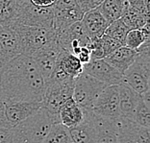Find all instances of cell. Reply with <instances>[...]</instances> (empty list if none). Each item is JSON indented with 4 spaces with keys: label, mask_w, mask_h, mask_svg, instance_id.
<instances>
[{
    "label": "cell",
    "mask_w": 150,
    "mask_h": 143,
    "mask_svg": "<svg viewBox=\"0 0 150 143\" xmlns=\"http://www.w3.org/2000/svg\"><path fill=\"white\" fill-rule=\"evenodd\" d=\"M137 54V50L131 49L123 45L112 52L110 55L105 57L104 60L123 74L125 70L134 63Z\"/></svg>",
    "instance_id": "19"
},
{
    "label": "cell",
    "mask_w": 150,
    "mask_h": 143,
    "mask_svg": "<svg viewBox=\"0 0 150 143\" xmlns=\"http://www.w3.org/2000/svg\"><path fill=\"white\" fill-rule=\"evenodd\" d=\"M83 70L107 86H119L123 83V74L104 59L91 60L90 63L83 66Z\"/></svg>",
    "instance_id": "11"
},
{
    "label": "cell",
    "mask_w": 150,
    "mask_h": 143,
    "mask_svg": "<svg viewBox=\"0 0 150 143\" xmlns=\"http://www.w3.org/2000/svg\"><path fill=\"white\" fill-rule=\"evenodd\" d=\"M81 22L90 39H99L104 35L109 23L97 8L91 10L83 15Z\"/></svg>",
    "instance_id": "17"
},
{
    "label": "cell",
    "mask_w": 150,
    "mask_h": 143,
    "mask_svg": "<svg viewBox=\"0 0 150 143\" xmlns=\"http://www.w3.org/2000/svg\"><path fill=\"white\" fill-rule=\"evenodd\" d=\"M100 43H101L102 50H103L104 58L110 55L112 52H114L115 50H117L120 46H123L119 42L112 39L111 37L105 35V34L100 37Z\"/></svg>",
    "instance_id": "30"
},
{
    "label": "cell",
    "mask_w": 150,
    "mask_h": 143,
    "mask_svg": "<svg viewBox=\"0 0 150 143\" xmlns=\"http://www.w3.org/2000/svg\"><path fill=\"white\" fill-rule=\"evenodd\" d=\"M0 126L12 128L11 126L9 125L8 121H7L6 113H5V105H4V102L1 100V98H0Z\"/></svg>",
    "instance_id": "36"
},
{
    "label": "cell",
    "mask_w": 150,
    "mask_h": 143,
    "mask_svg": "<svg viewBox=\"0 0 150 143\" xmlns=\"http://www.w3.org/2000/svg\"><path fill=\"white\" fill-rule=\"evenodd\" d=\"M117 143H150L149 128L138 125L131 119H115Z\"/></svg>",
    "instance_id": "9"
},
{
    "label": "cell",
    "mask_w": 150,
    "mask_h": 143,
    "mask_svg": "<svg viewBox=\"0 0 150 143\" xmlns=\"http://www.w3.org/2000/svg\"><path fill=\"white\" fill-rule=\"evenodd\" d=\"M129 7L138 10L139 12L149 13V9L145 6L144 0H127Z\"/></svg>",
    "instance_id": "33"
},
{
    "label": "cell",
    "mask_w": 150,
    "mask_h": 143,
    "mask_svg": "<svg viewBox=\"0 0 150 143\" xmlns=\"http://www.w3.org/2000/svg\"><path fill=\"white\" fill-rule=\"evenodd\" d=\"M55 68L62 70L67 76L76 79L83 72V64L80 63L76 56L62 49L58 56Z\"/></svg>",
    "instance_id": "22"
},
{
    "label": "cell",
    "mask_w": 150,
    "mask_h": 143,
    "mask_svg": "<svg viewBox=\"0 0 150 143\" xmlns=\"http://www.w3.org/2000/svg\"><path fill=\"white\" fill-rule=\"evenodd\" d=\"M104 0H76L77 4L83 13L98 8V6Z\"/></svg>",
    "instance_id": "31"
},
{
    "label": "cell",
    "mask_w": 150,
    "mask_h": 143,
    "mask_svg": "<svg viewBox=\"0 0 150 143\" xmlns=\"http://www.w3.org/2000/svg\"><path fill=\"white\" fill-rule=\"evenodd\" d=\"M75 79L62 81H50L45 85L43 98L42 101V108L48 111L50 113L58 115L61 107L66 102L72 98Z\"/></svg>",
    "instance_id": "5"
},
{
    "label": "cell",
    "mask_w": 150,
    "mask_h": 143,
    "mask_svg": "<svg viewBox=\"0 0 150 143\" xmlns=\"http://www.w3.org/2000/svg\"><path fill=\"white\" fill-rule=\"evenodd\" d=\"M61 51L62 49L56 42L36 51L30 56L35 62L45 84L52 76V73L56 66L58 56H59Z\"/></svg>",
    "instance_id": "13"
},
{
    "label": "cell",
    "mask_w": 150,
    "mask_h": 143,
    "mask_svg": "<svg viewBox=\"0 0 150 143\" xmlns=\"http://www.w3.org/2000/svg\"><path fill=\"white\" fill-rule=\"evenodd\" d=\"M78 58V60L80 61V63L85 66V64H87L88 63L91 62V51L90 49L88 48L87 46H83L81 47V50L79 54L76 56Z\"/></svg>",
    "instance_id": "32"
},
{
    "label": "cell",
    "mask_w": 150,
    "mask_h": 143,
    "mask_svg": "<svg viewBox=\"0 0 150 143\" xmlns=\"http://www.w3.org/2000/svg\"><path fill=\"white\" fill-rule=\"evenodd\" d=\"M129 32V28L125 25V23L122 21L121 18L115 20V21L111 22L110 24L107 26L106 30H105V35L111 37L117 42H120L122 45H124L126 36Z\"/></svg>",
    "instance_id": "28"
},
{
    "label": "cell",
    "mask_w": 150,
    "mask_h": 143,
    "mask_svg": "<svg viewBox=\"0 0 150 143\" xmlns=\"http://www.w3.org/2000/svg\"><path fill=\"white\" fill-rule=\"evenodd\" d=\"M108 86L86 72H82L74 83V101L83 108L90 111L95 100Z\"/></svg>",
    "instance_id": "6"
},
{
    "label": "cell",
    "mask_w": 150,
    "mask_h": 143,
    "mask_svg": "<svg viewBox=\"0 0 150 143\" xmlns=\"http://www.w3.org/2000/svg\"><path fill=\"white\" fill-rule=\"evenodd\" d=\"M150 108H149V103L142 99L141 97L139 103L136 107V110L133 115V121L136 122L138 125L142 126V127H150Z\"/></svg>",
    "instance_id": "29"
},
{
    "label": "cell",
    "mask_w": 150,
    "mask_h": 143,
    "mask_svg": "<svg viewBox=\"0 0 150 143\" xmlns=\"http://www.w3.org/2000/svg\"><path fill=\"white\" fill-rule=\"evenodd\" d=\"M12 128L0 126V143H11Z\"/></svg>",
    "instance_id": "34"
},
{
    "label": "cell",
    "mask_w": 150,
    "mask_h": 143,
    "mask_svg": "<svg viewBox=\"0 0 150 143\" xmlns=\"http://www.w3.org/2000/svg\"><path fill=\"white\" fill-rule=\"evenodd\" d=\"M45 83L30 56L19 54L0 68V98L3 102H42Z\"/></svg>",
    "instance_id": "1"
},
{
    "label": "cell",
    "mask_w": 150,
    "mask_h": 143,
    "mask_svg": "<svg viewBox=\"0 0 150 143\" xmlns=\"http://www.w3.org/2000/svg\"><path fill=\"white\" fill-rule=\"evenodd\" d=\"M19 5L18 24L53 29V9L40 8L25 0Z\"/></svg>",
    "instance_id": "7"
},
{
    "label": "cell",
    "mask_w": 150,
    "mask_h": 143,
    "mask_svg": "<svg viewBox=\"0 0 150 143\" xmlns=\"http://www.w3.org/2000/svg\"><path fill=\"white\" fill-rule=\"evenodd\" d=\"M19 54V39L15 30L0 25V68Z\"/></svg>",
    "instance_id": "15"
},
{
    "label": "cell",
    "mask_w": 150,
    "mask_h": 143,
    "mask_svg": "<svg viewBox=\"0 0 150 143\" xmlns=\"http://www.w3.org/2000/svg\"><path fill=\"white\" fill-rule=\"evenodd\" d=\"M90 111L111 120H115L120 116L118 86H108L97 97Z\"/></svg>",
    "instance_id": "10"
},
{
    "label": "cell",
    "mask_w": 150,
    "mask_h": 143,
    "mask_svg": "<svg viewBox=\"0 0 150 143\" xmlns=\"http://www.w3.org/2000/svg\"><path fill=\"white\" fill-rule=\"evenodd\" d=\"M55 123H60L59 115L42 107L35 114L12 128L11 143H42Z\"/></svg>",
    "instance_id": "2"
},
{
    "label": "cell",
    "mask_w": 150,
    "mask_h": 143,
    "mask_svg": "<svg viewBox=\"0 0 150 143\" xmlns=\"http://www.w3.org/2000/svg\"><path fill=\"white\" fill-rule=\"evenodd\" d=\"M18 11L16 0H0V25L12 28L18 24Z\"/></svg>",
    "instance_id": "24"
},
{
    "label": "cell",
    "mask_w": 150,
    "mask_h": 143,
    "mask_svg": "<svg viewBox=\"0 0 150 143\" xmlns=\"http://www.w3.org/2000/svg\"><path fill=\"white\" fill-rule=\"evenodd\" d=\"M149 43L145 42L137 50V56L130 66L123 73V83L139 94L149 91L150 55Z\"/></svg>",
    "instance_id": "3"
},
{
    "label": "cell",
    "mask_w": 150,
    "mask_h": 143,
    "mask_svg": "<svg viewBox=\"0 0 150 143\" xmlns=\"http://www.w3.org/2000/svg\"><path fill=\"white\" fill-rule=\"evenodd\" d=\"M12 29L18 37L21 54L27 56L57 42V34L53 29L22 24H16Z\"/></svg>",
    "instance_id": "4"
},
{
    "label": "cell",
    "mask_w": 150,
    "mask_h": 143,
    "mask_svg": "<svg viewBox=\"0 0 150 143\" xmlns=\"http://www.w3.org/2000/svg\"><path fill=\"white\" fill-rule=\"evenodd\" d=\"M129 4L127 0H104L98 6V10L110 24L115 20L121 18L127 12Z\"/></svg>",
    "instance_id": "23"
},
{
    "label": "cell",
    "mask_w": 150,
    "mask_h": 143,
    "mask_svg": "<svg viewBox=\"0 0 150 143\" xmlns=\"http://www.w3.org/2000/svg\"><path fill=\"white\" fill-rule=\"evenodd\" d=\"M121 19L129 28V30L141 29L148 23L149 13L139 12L138 10L129 7L127 12L124 13Z\"/></svg>",
    "instance_id": "26"
},
{
    "label": "cell",
    "mask_w": 150,
    "mask_h": 143,
    "mask_svg": "<svg viewBox=\"0 0 150 143\" xmlns=\"http://www.w3.org/2000/svg\"><path fill=\"white\" fill-rule=\"evenodd\" d=\"M53 9V28L56 34L64 31L74 22L80 21L83 12L76 0H57Z\"/></svg>",
    "instance_id": "8"
},
{
    "label": "cell",
    "mask_w": 150,
    "mask_h": 143,
    "mask_svg": "<svg viewBox=\"0 0 150 143\" xmlns=\"http://www.w3.org/2000/svg\"><path fill=\"white\" fill-rule=\"evenodd\" d=\"M90 40L81 20L74 22L64 31L57 34L58 45L61 49L67 51L70 54H72L74 49L87 46Z\"/></svg>",
    "instance_id": "12"
},
{
    "label": "cell",
    "mask_w": 150,
    "mask_h": 143,
    "mask_svg": "<svg viewBox=\"0 0 150 143\" xmlns=\"http://www.w3.org/2000/svg\"><path fill=\"white\" fill-rule=\"evenodd\" d=\"M71 138L69 135V128L62 123H55L52 125L50 131L44 138L42 143H70Z\"/></svg>",
    "instance_id": "27"
},
{
    "label": "cell",
    "mask_w": 150,
    "mask_h": 143,
    "mask_svg": "<svg viewBox=\"0 0 150 143\" xmlns=\"http://www.w3.org/2000/svg\"><path fill=\"white\" fill-rule=\"evenodd\" d=\"M59 119L60 123H62L67 128H71L76 126L83 120L84 111L73 98L67 100L59 111Z\"/></svg>",
    "instance_id": "20"
},
{
    "label": "cell",
    "mask_w": 150,
    "mask_h": 143,
    "mask_svg": "<svg viewBox=\"0 0 150 143\" xmlns=\"http://www.w3.org/2000/svg\"><path fill=\"white\" fill-rule=\"evenodd\" d=\"M16 1H18V4H20V3H22L23 1H25V0H16Z\"/></svg>",
    "instance_id": "37"
},
{
    "label": "cell",
    "mask_w": 150,
    "mask_h": 143,
    "mask_svg": "<svg viewBox=\"0 0 150 143\" xmlns=\"http://www.w3.org/2000/svg\"><path fill=\"white\" fill-rule=\"evenodd\" d=\"M96 127V138L94 143H117V130L115 121L93 113Z\"/></svg>",
    "instance_id": "21"
},
{
    "label": "cell",
    "mask_w": 150,
    "mask_h": 143,
    "mask_svg": "<svg viewBox=\"0 0 150 143\" xmlns=\"http://www.w3.org/2000/svg\"><path fill=\"white\" fill-rule=\"evenodd\" d=\"M84 111V118L79 124L69 128L71 141L73 143H94L96 138V127L94 124L93 112Z\"/></svg>",
    "instance_id": "16"
},
{
    "label": "cell",
    "mask_w": 150,
    "mask_h": 143,
    "mask_svg": "<svg viewBox=\"0 0 150 143\" xmlns=\"http://www.w3.org/2000/svg\"><path fill=\"white\" fill-rule=\"evenodd\" d=\"M70 143H73V142H72V141H71V142H70Z\"/></svg>",
    "instance_id": "38"
},
{
    "label": "cell",
    "mask_w": 150,
    "mask_h": 143,
    "mask_svg": "<svg viewBox=\"0 0 150 143\" xmlns=\"http://www.w3.org/2000/svg\"><path fill=\"white\" fill-rule=\"evenodd\" d=\"M32 5L40 8H52L57 0H28Z\"/></svg>",
    "instance_id": "35"
},
{
    "label": "cell",
    "mask_w": 150,
    "mask_h": 143,
    "mask_svg": "<svg viewBox=\"0 0 150 143\" xmlns=\"http://www.w3.org/2000/svg\"><path fill=\"white\" fill-rule=\"evenodd\" d=\"M4 105L7 121L12 128L32 116L42 107V102L36 101L4 102Z\"/></svg>",
    "instance_id": "14"
},
{
    "label": "cell",
    "mask_w": 150,
    "mask_h": 143,
    "mask_svg": "<svg viewBox=\"0 0 150 143\" xmlns=\"http://www.w3.org/2000/svg\"><path fill=\"white\" fill-rule=\"evenodd\" d=\"M118 97L120 116L133 120L134 111L142 95L137 93L125 84H121L118 86Z\"/></svg>",
    "instance_id": "18"
},
{
    "label": "cell",
    "mask_w": 150,
    "mask_h": 143,
    "mask_svg": "<svg viewBox=\"0 0 150 143\" xmlns=\"http://www.w3.org/2000/svg\"><path fill=\"white\" fill-rule=\"evenodd\" d=\"M150 40L149 34V24H145L141 29L129 30V32L126 36L124 46L129 47L131 49L138 50L142 44L148 42Z\"/></svg>",
    "instance_id": "25"
}]
</instances>
